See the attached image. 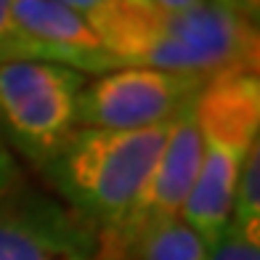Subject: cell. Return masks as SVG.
<instances>
[{"instance_id":"obj_1","label":"cell","mask_w":260,"mask_h":260,"mask_svg":"<svg viewBox=\"0 0 260 260\" xmlns=\"http://www.w3.org/2000/svg\"><path fill=\"white\" fill-rule=\"evenodd\" d=\"M85 19L114 69H162L205 80L257 72V24L212 3L165 11L151 0H109Z\"/></svg>"},{"instance_id":"obj_2","label":"cell","mask_w":260,"mask_h":260,"mask_svg":"<svg viewBox=\"0 0 260 260\" xmlns=\"http://www.w3.org/2000/svg\"><path fill=\"white\" fill-rule=\"evenodd\" d=\"M170 122L144 130L75 127L45 165L61 202L99 234H117L162 151Z\"/></svg>"},{"instance_id":"obj_3","label":"cell","mask_w":260,"mask_h":260,"mask_svg":"<svg viewBox=\"0 0 260 260\" xmlns=\"http://www.w3.org/2000/svg\"><path fill=\"white\" fill-rule=\"evenodd\" d=\"M197 125L202 159L181 218L210 250L229 229L236 181L252 146L260 141L257 72L212 77L197 99Z\"/></svg>"},{"instance_id":"obj_4","label":"cell","mask_w":260,"mask_h":260,"mask_svg":"<svg viewBox=\"0 0 260 260\" xmlns=\"http://www.w3.org/2000/svg\"><path fill=\"white\" fill-rule=\"evenodd\" d=\"M85 75L48 61L0 64V138L45 170L77 127Z\"/></svg>"},{"instance_id":"obj_5","label":"cell","mask_w":260,"mask_h":260,"mask_svg":"<svg viewBox=\"0 0 260 260\" xmlns=\"http://www.w3.org/2000/svg\"><path fill=\"white\" fill-rule=\"evenodd\" d=\"M210 80L162 69H112L82 85L77 127L144 130L170 122Z\"/></svg>"},{"instance_id":"obj_6","label":"cell","mask_w":260,"mask_h":260,"mask_svg":"<svg viewBox=\"0 0 260 260\" xmlns=\"http://www.w3.org/2000/svg\"><path fill=\"white\" fill-rule=\"evenodd\" d=\"M99 231L24 181L0 191V260H93Z\"/></svg>"},{"instance_id":"obj_7","label":"cell","mask_w":260,"mask_h":260,"mask_svg":"<svg viewBox=\"0 0 260 260\" xmlns=\"http://www.w3.org/2000/svg\"><path fill=\"white\" fill-rule=\"evenodd\" d=\"M11 14L16 27V61L61 64L82 75L114 69L88 19L56 0H14Z\"/></svg>"},{"instance_id":"obj_8","label":"cell","mask_w":260,"mask_h":260,"mask_svg":"<svg viewBox=\"0 0 260 260\" xmlns=\"http://www.w3.org/2000/svg\"><path fill=\"white\" fill-rule=\"evenodd\" d=\"M197 99L188 101L170 120L168 138H165L159 157L136 199L133 212L125 220V226L114 234L122 244H127L130 236L138 229H144L146 223L181 215L186 199L197 183L199 159H202V141H199V125H197Z\"/></svg>"},{"instance_id":"obj_9","label":"cell","mask_w":260,"mask_h":260,"mask_svg":"<svg viewBox=\"0 0 260 260\" xmlns=\"http://www.w3.org/2000/svg\"><path fill=\"white\" fill-rule=\"evenodd\" d=\"M127 260H207V244L188 223L162 218L146 223L127 239Z\"/></svg>"},{"instance_id":"obj_10","label":"cell","mask_w":260,"mask_h":260,"mask_svg":"<svg viewBox=\"0 0 260 260\" xmlns=\"http://www.w3.org/2000/svg\"><path fill=\"white\" fill-rule=\"evenodd\" d=\"M229 229L260 244V141L252 146L236 181Z\"/></svg>"},{"instance_id":"obj_11","label":"cell","mask_w":260,"mask_h":260,"mask_svg":"<svg viewBox=\"0 0 260 260\" xmlns=\"http://www.w3.org/2000/svg\"><path fill=\"white\" fill-rule=\"evenodd\" d=\"M207 260H260V244L244 239L234 229H226V234L210 247Z\"/></svg>"},{"instance_id":"obj_12","label":"cell","mask_w":260,"mask_h":260,"mask_svg":"<svg viewBox=\"0 0 260 260\" xmlns=\"http://www.w3.org/2000/svg\"><path fill=\"white\" fill-rule=\"evenodd\" d=\"M14 0H0V64L16 61V27H14Z\"/></svg>"},{"instance_id":"obj_13","label":"cell","mask_w":260,"mask_h":260,"mask_svg":"<svg viewBox=\"0 0 260 260\" xmlns=\"http://www.w3.org/2000/svg\"><path fill=\"white\" fill-rule=\"evenodd\" d=\"M207 3L218 6L229 14L239 16L250 24H257V16H260V0H207Z\"/></svg>"},{"instance_id":"obj_14","label":"cell","mask_w":260,"mask_h":260,"mask_svg":"<svg viewBox=\"0 0 260 260\" xmlns=\"http://www.w3.org/2000/svg\"><path fill=\"white\" fill-rule=\"evenodd\" d=\"M21 181H24V178L19 175V165H16L14 157H11L6 141L0 138V191H6V188L16 186V183H21Z\"/></svg>"},{"instance_id":"obj_15","label":"cell","mask_w":260,"mask_h":260,"mask_svg":"<svg viewBox=\"0 0 260 260\" xmlns=\"http://www.w3.org/2000/svg\"><path fill=\"white\" fill-rule=\"evenodd\" d=\"M93 260H127V247L114 234H99V247Z\"/></svg>"},{"instance_id":"obj_16","label":"cell","mask_w":260,"mask_h":260,"mask_svg":"<svg viewBox=\"0 0 260 260\" xmlns=\"http://www.w3.org/2000/svg\"><path fill=\"white\" fill-rule=\"evenodd\" d=\"M56 3L64 6V8H69V11H75V14H80V16H88V14H93L99 6L109 3V0H56Z\"/></svg>"},{"instance_id":"obj_17","label":"cell","mask_w":260,"mask_h":260,"mask_svg":"<svg viewBox=\"0 0 260 260\" xmlns=\"http://www.w3.org/2000/svg\"><path fill=\"white\" fill-rule=\"evenodd\" d=\"M154 6L165 8V11H191V8H199L207 0H151Z\"/></svg>"}]
</instances>
